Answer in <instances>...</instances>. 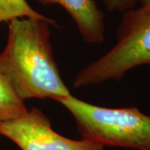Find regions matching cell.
<instances>
[{
  "label": "cell",
  "mask_w": 150,
  "mask_h": 150,
  "mask_svg": "<svg viewBox=\"0 0 150 150\" xmlns=\"http://www.w3.org/2000/svg\"><path fill=\"white\" fill-rule=\"evenodd\" d=\"M23 18L43 19L48 17L33 8L26 0H0V23Z\"/></svg>",
  "instance_id": "52a82bcc"
},
{
  "label": "cell",
  "mask_w": 150,
  "mask_h": 150,
  "mask_svg": "<svg viewBox=\"0 0 150 150\" xmlns=\"http://www.w3.org/2000/svg\"><path fill=\"white\" fill-rule=\"evenodd\" d=\"M57 102L72 114L82 139L103 147L150 150V116L139 108L101 107L73 95Z\"/></svg>",
  "instance_id": "7a4b0ae2"
},
{
  "label": "cell",
  "mask_w": 150,
  "mask_h": 150,
  "mask_svg": "<svg viewBox=\"0 0 150 150\" xmlns=\"http://www.w3.org/2000/svg\"><path fill=\"white\" fill-rule=\"evenodd\" d=\"M144 65L150 68V6L123 12L113 47L81 70L73 86L79 88L119 81L129 71Z\"/></svg>",
  "instance_id": "3957f363"
},
{
  "label": "cell",
  "mask_w": 150,
  "mask_h": 150,
  "mask_svg": "<svg viewBox=\"0 0 150 150\" xmlns=\"http://www.w3.org/2000/svg\"><path fill=\"white\" fill-rule=\"evenodd\" d=\"M43 5L64 8L74 19L83 40L87 43L100 44L105 39L104 13L95 0H36Z\"/></svg>",
  "instance_id": "5b68a950"
},
{
  "label": "cell",
  "mask_w": 150,
  "mask_h": 150,
  "mask_svg": "<svg viewBox=\"0 0 150 150\" xmlns=\"http://www.w3.org/2000/svg\"><path fill=\"white\" fill-rule=\"evenodd\" d=\"M46 18H15L8 23V39L0 53V70L23 101L50 98L58 101L72 95L61 78L51 45Z\"/></svg>",
  "instance_id": "6da1fadb"
},
{
  "label": "cell",
  "mask_w": 150,
  "mask_h": 150,
  "mask_svg": "<svg viewBox=\"0 0 150 150\" xmlns=\"http://www.w3.org/2000/svg\"><path fill=\"white\" fill-rule=\"evenodd\" d=\"M27 111L24 101L0 70V122L18 118Z\"/></svg>",
  "instance_id": "8992f818"
},
{
  "label": "cell",
  "mask_w": 150,
  "mask_h": 150,
  "mask_svg": "<svg viewBox=\"0 0 150 150\" xmlns=\"http://www.w3.org/2000/svg\"><path fill=\"white\" fill-rule=\"evenodd\" d=\"M141 6H150V0H139Z\"/></svg>",
  "instance_id": "9c48e42d"
},
{
  "label": "cell",
  "mask_w": 150,
  "mask_h": 150,
  "mask_svg": "<svg viewBox=\"0 0 150 150\" xmlns=\"http://www.w3.org/2000/svg\"><path fill=\"white\" fill-rule=\"evenodd\" d=\"M109 12H120L132 9L136 7L139 0H103Z\"/></svg>",
  "instance_id": "ba28073f"
},
{
  "label": "cell",
  "mask_w": 150,
  "mask_h": 150,
  "mask_svg": "<svg viewBox=\"0 0 150 150\" xmlns=\"http://www.w3.org/2000/svg\"><path fill=\"white\" fill-rule=\"evenodd\" d=\"M0 135L13 141L21 150H103L89 140H74L52 129L49 118L36 107L16 118L0 122Z\"/></svg>",
  "instance_id": "277c9868"
}]
</instances>
